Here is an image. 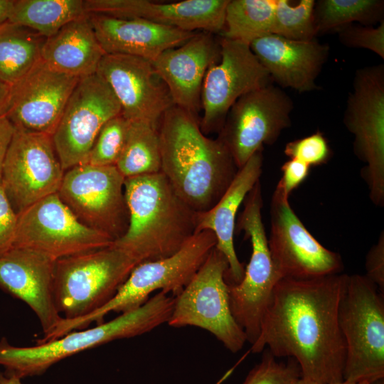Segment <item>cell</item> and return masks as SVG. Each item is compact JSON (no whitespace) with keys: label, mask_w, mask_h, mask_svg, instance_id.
Returning <instances> with one entry per match:
<instances>
[{"label":"cell","mask_w":384,"mask_h":384,"mask_svg":"<svg viewBox=\"0 0 384 384\" xmlns=\"http://www.w3.org/2000/svg\"><path fill=\"white\" fill-rule=\"evenodd\" d=\"M161 169L176 193L194 211L212 208L238 168L224 142L209 138L196 115L173 105L159 126Z\"/></svg>","instance_id":"obj_2"},{"label":"cell","mask_w":384,"mask_h":384,"mask_svg":"<svg viewBox=\"0 0 384 384\" xmlns=\"http://www.w3.org/2000/svg\"><path fill=\"white\" fill-rule=\"evenodd\" d=\"M262 160L261 149L238 169L226 191L212 208L196 213V233L212 231L216 237V248L228 260L229 267L225 274L228 284L240 283L244 276L245 268L237 256L234 246L236 215L248 193L260 181Z\"/></svg>","instance_id":"obj_25"},{"label":"cell","mask_w":384,"mask_h":384,"mask_svg":"<svg viewBox=\"0 0 384 384\" xmlns=\"http://www.w3.org/2000/svg\"><path fill=\"white\" fill-rule=\"evenodd\" d=\"M11 86L0 79V116L6 115L8 110Z\"/></svg>","instance_id":"obj_41"},{"label":"cell","mask_w":384,"mask_h":384,"mask_svg":"<svg viewBox=\"0 0 384 384\" xmlns=\"http://www.w3.org/2000/svg\"><path fill=\"white\" fill-rule=\"evenodd\" d=\"M17 213L0 184V256L14 247Z\"/></svg>","instance_id":"obj_37"},{"label":"cell","mask_w":384,"mask_h":384,"mask_svg":"<svg viewBox=\"0 0 384 384\" xmlns=\"http://www.w3.org/2000/svg\"><path fill=\"white\" fill-rule=\"evenodd\" d=\"M381 0H320L314 16L317 33L336 31L351 23L373 26L383 21Z\"/></svg>","instance_id":"obj_31"},{"label":"cell","mask_w":384,"mask_h":384,"mask_svg":"<svg viewBox=\"0 0 384 384\" xmlns=\"http://www.w3.org/2000/svg\"><path fill=\"white\" fill-rule=\"evenodd\" d=\"M79 80L41 60L11 86L6 116L17 129L52 136Z\"/></svg>","instance_id":"obj_19"},{"label":"cell","mask_w":384,"mask_h":384,"mask_svg":"<svg viewBox=\"0 0 384 384\" xmlns=\"http://www.w3.org/2000/svg\"><path fill=\"white\" fill-rule=\"evenodd\" d=\"M347 277L338 273L281 278L251 351L267 347L276 358L294 359L306 379L323 384L343 381L346 344L338 310Z\"/></svg>","instance_id":"obj_1"},{"label":"cell","mask_w":384,"mask_h":384,"mask_svg":"<svg viewBox=\"0 0 384 384\" xmlns=\"http://www.w3.org/2000/svg\"><path fill=\"white\" fill-rule=\"evenodd\" d=\"M370 383L367 381H361V382H354V381H348V380H343L341 382L330 383V384H369ZM293 384H323L320 383H317L314 380H311L309 379H306L302 377H299L297 380H295L293 382Z\"/></svg>","instance_id":"obj_43"},{"label":"cell","mask_w":384,"mask_h":384,"mask_svg":"<svg viewBox=\"0 0 384 384\" xmlns=\"http://www.w3.org/2000/svg\"><path fill=\"white\" fill-rule=\"evenodd\" d=\"M366 274L365 275L375 284L378 290L384 292V235L380 234L376 244L369 250L366 259Z\"/></svg>","instance_id":"obj_39"},{"label":"cell","mask_w":384,"mask_h":384,"mask_svg":"<svg viewBox=\"0 0 384 384\" xmlns=\"http://www.w3.org/2000/svg\"><path fill=\"white\" fill-rule=\"evenodd\" d=\"M217 240L210 230L196 233L174 255L157 260L143 262L132 270L114 297L97 311L81 318L60 321L53 331L55 338L87 329L92 322L100 324L110 312L123 314L144 304L155 291L176 297L204 263Z\"/></svg>","instance_id":"obj_5"},{"label":"cell","mask_w":384,"mask_h":384,"mask_svg":"<svg viewBox=\"0 0 384 384\" xmlns=\"http://www.w3.org/2000/svg\"><path fill=\"white\" fill-rule=\"evenodd\" d=\"M250 46L272 81L281 87L299 92L319 89L316 81L329 58L328 45L316 38L294 41L270 33L253 41Z\"/></svg>","instance_id":"obj_23"},{"label":"cell","mask_w":384,"mask_h":384,"mask_svg":"<svg viewBox=\"0 0 384 384\" xmlns=\"http://www.w3.org/2000/svg\"><path fill=\"white\" fill-rule=\"evenodd\" d=\"M299 377L300 368L294 359L288 358L286 363L279 362L267 350L242 384H293Z\"/></svg>","instance_id":"obj_34"},{"label":"cell","mask_w":384,"mask_h":384,"mask_svg":"<svg viewBox=\"0 0 384 384\" xmlns=\"http://www.w3.org/2000/svg\"><path fill=\"white\" fill-rule=\"evenodd\" d=\"M113 242L107 235L80 222L57 193L17 213L14 247L33 250L56 260Z\"/></svg>","instance_id":"obj_12"},{"label":"cell","mask_w":384,"mask_h":384,"mask_svg":"<svg viewBox=\"0 0 384 384\" xmlns=\"http://www.w3.org/2000/svg\"><path fill=\"white\" fill-rule=\"evenodd\" d=\"M346 344L343 380L384 378V299L365 275H348L338 310Z\"/></svg>","instance_id":"obj_6"},{"label":"cell","mask_w":384,"mask_h":384,"mask_svg":"<svg viewBox=\"0 0 384 384\" xmlns=\"http://www.w3.org/2000/svg\"><path fill=\"white\" fill-rule=\"evenodd\" d=\"M96 73L112 90L121 114L131 122H146L159 129L163 114L174 105L166 86L147 60L105 54Z\"/></svg>","instance_id":"obj_18"},{"label":"cell","mask_w":384,"mask_h":384,"mask_svg":"<svg viewBox=\"0 0 384 384\" xmlns=\"http://www.w3.org/2000/svg\"><path fill=\"white\" fill-rule=\"evenodd\" d=\"M276 0H229L222 38L250 44L272 33Z\"/></svg>","instance_id":"obj_30"},{"label":"cell","mask_w":384,"mask_h":384,"mask_svg":"<svg viewBox=\"0 0 384 384\" xmlns=\"http://www.w3.org/2000/svg\"><path fill=\"white\" fill-rule=\"evenodd\" d=\"M314 0H302L296 6L288 0H276L272 33L283 38L307 41L316 38Z\"/></svg>","instance_id":"obj_32"},{"label":"cell","mask_w":384,"mask_h":384,"mask_svg":"<svg viewBox=\"0 0 384 384\" xmlns=\"http://www.w3.org/2000/svg\"><path fill=\"white\" fill-rule=\"evenodd\" d=\"M138 262L114 246L55 261L54 294L65 319L85 316L110 302Z\"/></svg>","instance_id":"obj_7"},{"label":"cell","mask_w":384,"mask_h":384,"mask_svg":"<svg viewBox=\"0 0 384 384\" xmlns=\"http://www.w3.org/2000/svg\"><path fill=\"white\" fill-rule=\"evenodd\" d=\"M343 45L369 50L384 59V21L378 26L351 23L336 31Z\"/></svg>","instance_id":"obj_35"},{"label":"cell","mask_w":384,"mask_h":384,"mask_svg":"<svg viewBox=\"0 0 384 384\" xmlns=\"http://www.w3.org/2000/svg\"><path fill=\"white\" fill-rule=\"evenodd\" d=\"M229 0H185L156 3L148 0H84L86 14L118 18H142L186 31L221 33Z\"/></svg>","instance_id":"obj_21"},{"label":"cell","mask_w":384,"mask_h":384,"mask_svg":"<svg viewBox=\"0 0 384 384\" xmlns=\"http://www.w3.org/2000/svg\"><path fill=\"white\" fill-rule=\"evenodd\" d=\"M343 123L353 135V149L365 163L361 175L369 196L378 206L384 204V65L356 70L348 96Z\"/></svg>","instance_id":"obj_10"},{"label":"cell","mask_w":384,"mask_h":384,"mask_svg":"<svg viewBox=\"0 0 384 384\" xmlns=\"http://www.w3.org/2000/svg\"><path fill=\"white\" fill-rule=\"evenodd\" d=\"M85 14L84 0H14L9 21L47 38Z\"/></svg>","instance_id":"obj_28"},{"label":"cell","mask_w":384,"mask_h":384,"mask_svg":"<svg viewBox=\"0 0 384 384\" xmlns=\"http://www.w3.org/2000/svg\"><path fill=\"white\" fill-rule=\"evenodd\" d=\"M16 129L4 161L1 186L18 213L56 193L65 171L51 135Z\"/></svg>","instance_id":"obj_15"},{"label":"cell","mask_w":384,"mask_h":384,"mask_svg":"<svg viewBox=\"0 0 384 384\" xmlns=\"http://www.w3.org/2000/svg\"><path fill=\"white\" fill-rule=\"evenodd\" d=\"M56 260L40 252L13 247L0 256V289L25 302L38 317L43 336L63 319L55 299Z\"/></svg>","instance_id":"obj_20"},{"label":"cell","mask_w":384,"mask_h":384,"mask_svg":"<svg viewBox=\"0 0 384 384\" xmlns=\"http://www.w3.org/2000/svg\"><path fill=\"white\" fill-rule=\"evenodd\" d=\"M268 246L281 278H310L340 273L341 256L324 247L292 210L289 197L276 187L271 202Z\"/></svg>","instance_id":"obj_17"},{"label":"cell","mask_w":384,"mask_h":384,"mask_svg":"<svg viewBox=\"0 0 384 384\" xmlns=\"http://www.w3.org/2000/svg\"><path fill=\"white\" fill-rule=\"evenodd\" d=\"M293 105L291 97L271 83L246 93L233 105L218 137L238 169L264 144H274L290 127Z\"/></svg>","instance_id":"obj_13"},{"label":"cell","mask_w":384,"mask_h":384,"mask_svg":"<svg viewBox=\"0 0 384 384\" xmlns=\"http://www.w3.org/2000/svg\"><path fill=\"white\" fill-rule=\"evenodd\" d=\"M219 43L220 60L208 68L202 86L200 126L205 134L220 132L230 109L240 97L272 81L249 44L224 38Z\"/></svg>","instance_id":"obj_16"},{"label":"cell","mask_w":384,"mask_h":384,"mask_svg":"<svg viewBox=\"0 0 384 384\" xmlns=\"http://www.w3.org/2000/svg\"><path fill=\"white\" fill-rule=\"evenodd\" d=\"M46 38L9 21L0 25V79L12 86L41 59Z\"/></svg>","instance_id":"obj_27"},{"label":"cell","mask_w":384,"mask_h":384,"mask_svg":"<svg viewBox=\"0 0 384 384\" xmlns=\"http://www.w3.org/2000/svg\"><path fill=\"white\" fill-rule=\"evenodd\" d=\"M129 224L113 245L138 263L169 257L196 233V213L161 173L127 178Z\"/></svg>","instance_id":"obj_3"},{"label":"cell","mask_w":384,"mask_h":384,"mask_svg":"<svg viewBox=\"0 0 384 384\" xmlns=\"http://www.w3.org/2000/svg\"><path fill=\"white\" fill-rule=\"evenodd\" d=\"M121 112L118 100L97 73L80 78L52 134L64 171L87 162L102 127Z\"/></svg>","instance_id":"obj_14"},{"label":"cell","mask_w":384,"mask_h":384,"mask_svg":"<svg viewBox=\"0 0 384 384\" xmlns=\"http://www.w3.org/2000/svg\"><path fill=\"white\" fill-rule=\"evenodd\" d=\"M115 166L124 178L161 172L159 129L146 122L130 121Z\"/></svg>","instance_id":"obj_29"},{"label":"cell","mask_w":384,"mask_h":384,"mask_svg":"<svg viewBox=\"0 0 384 384\" xmlns=\"http://www.w3.org/2000/svg\"><path fill=\"white\" fill-rule=\"evenodd\" d=\"M16 129L6 115L0 116V184L4 161Z\"/></svg>","instance_id":"obj_40"},{"label":"cell","mask_w":384,"mask_h":384,"mask_svg":"<svg viewBox=\"0 0 384 384\" xmlns=\"http://www.w3.org/2000/svg\"><path fill=\"white\" fill-rule=\"evenodd\" d=\"M124 180L115 166L82 164L64 172L57 193L80 222L114 241L129 224Z\"/></svg>","instance_id":"obj_11"},{"label":"cell","mask_w":384,"mask_h":384,"mask_svg":"<svg viewBox=\"0 0 384 384\" xmlns=\"http://www.w3.org/2000/svg\"><path fill=\"white\" fill-rule=\"evenodd\" d=\"M228 262L215 247L185 288L174 297L167 324L172 327L196 326L213 334L232 353L247 342L230 309L225 274Z\"/></svg>","instance_id":"obj_8"},{"label":"cell","mask_w":384,"mask_h":384,"mask_svg":"<svg viewBox=\"0 0 384 384\" xmlns=\"http://www.w3.org/2000/svg\"><path fill=\"white\" fill-rule=\"evenodd\" d=\"M14 0H0V25L9 21Z\"/></svg>","instance_id":"obj_42"},{"label":"cell","mask_w":384,"mask_h":384,"mask_svg":"<svg viewBox=\"0 0 384 384\" xmlns=\"http://www.w3.org/2000/svg\"><path fill=\"white\" fill-rule=\"evenodd\" d=\"M309 169L310 166L306 164L289 159L282 166V176L277 187L289 197L291 193L307 178Z\"/></svg>","instance_id":"obj_38"},{"label":"cell","mask_w":384,"mask_h":384,"mask_svg":"<svg viewBox=\"0 0 384 384\" xmlns=\"http://www.w3.org/2000/svg\"><path fill=\"white\" fill-rule=\"evenodd\" d=\"M105 54L86 14L46 38L41 59L60 73L81 78L95 74Z\"/></svg>","instance_id":"obj_26"},{"label":"cell","mask_w":384,"mask_h":384,"mask_svg":"<svg viewBox=\"0 0 384 384\" xmlns=\"http://www.w3.org/2000/svg\"><path fill=\"white\" fill-rule=\"evenodd\" d=\"M21 380L16 375L0 371V384H22Z\"/></svg>","instance_id":"obj_44"},{"label":"cell","mask_w":384,"mask_h":384,"mask_svg":"<svg viewBox=\"0 0 384 384\" xmlns=\"http://www.w3.org/2000/svg\"><path fill=\"white\" fill-rule=\"evenodd\" d=\"M88 15L106 54L132 55L150 62L165 50L182 45L197 33L142 18H118L97 14Z\"/></svg>","instance_id":"obj_24"},{"label":"cell","mask_w":384,"mask_h":384,"mask_svg":"<svg viewBox=\"0 0 384 384\" xmlns=\"http://www.w3.org/2000/svg\"><path fill=\"white\" fill-rule=\"evenodd\" d=\"M130 121L122 114L110 119L100 129L87 162L94 166H115L123 149Z\"/></svg>","instance_id":"obj_33"},{"label":"cell","mask_w":384,"mask_h":384,"mask_svg":"<svg viewBox=\"0 0 384 384\" xmlns=\"http://www.w3.org/2000/svg\"><path fill=\"white\" fill-rule=\"evenodd\" d=\"M284 153L289 159H297L311 166L325 164L330 157L331 150L326 139L318 131L288 142Z\"/></svg>","instance_id":"obj_36"},{"label":"cell","mask_w":384,"mask_h":384,"mask_svg":"<svg viewBox=\"0 0 384 384\" xmlns=\"http://www.w3.org/2000/svg\"><path fill=\"white\" fill-rule=\"evenodd\" d=\"M174 297L158 292L139 308L120 314L95 327L71 331L36 346L18 347L0 340V366L5 373L23 378L40 375L69 356L114 340L135 337L168 322Z\"/></svg>","instance_id":"obj_4"},{"label":"cell","mask_w":384,"mask_h":384,"mask_svg":"<svg viewBox=\"0 0 384 384\" xmlns=\"http://www.w3.org/2000/svg\"><path fill=\"white\" fill-rule=\"evenodd\" d=\"M238 228L250 238L252 254L241 282L228 284L232 314L252 345L257 339L262 321L273 289L281 279L273 265L262 218V196L258 181L245 198Z\"/></svg>","instance_id":"obj_9"},{"label":"cell","mask_w":384,"mask_h":384,"mask_svg":"<svg viewBox=\"0 0 384 384\" xmlns=\"http://www.w3.org/2000/svg\"><path fill=\"white\" fill-rule=\"evenodd\" d=\"M220 58L214 34L196 33L182 45L168 49L151 62L166 86L174 105L197 115L202 86L208 68Z\"/></svg>","instance_id":"obj_22"},{"label":"cell","mask_w":384,"mask_h":384,"mask_svg":"<svg viewBox=\"0 0 384 384\" xmlns=\"http://www.w3.org/2000/svg\"><path fill=\"white\" fill-rule=\"evenodd\" d=\"M369 384H384V378L377 379Z\"/></svg>","instance_id":"obj_45"}]
</instances>
